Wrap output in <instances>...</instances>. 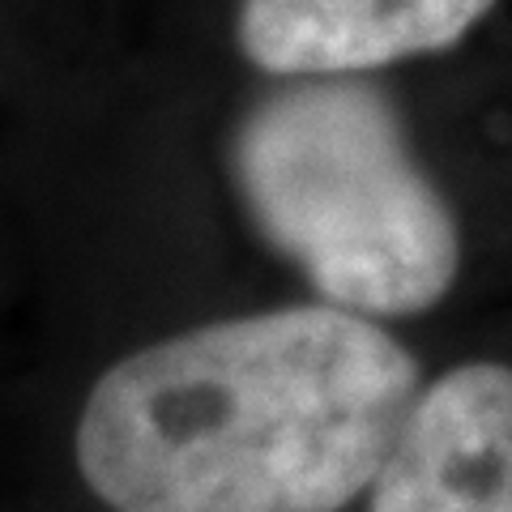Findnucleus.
I'll use <instances>...</instances> for the list:
<instances>
[{
    "instance_id": "nucleus-1",
    "label": "nucleus",
    "mask_w": 512,
    "mask_h": 512,
    "mask_svg": "<svg viewBox=\"0 0 512 512\" xmlns=\"http://www.w3.org/2000/svg\"><path fill=\"white\" fill-rule=\"evenodd\" d=\"M376 320L316 303L175 333L94 380L77 466L116 512H338L419 402Z\"/></svg>"
},
{
    "instance_id": "nucleus-3",
    "label": "nucleus",
    "mask_w": 512,
    "mask_h": 512,
    "mask_svg": "<svg viewBox=\"0 0 512 512\" xmlns=\"http://www.w3.org/2000/svg\"><path fill=\"white\" fill-rule=\"evenodd\" d=\"M372 512H512V367L461 363L410 406Z\"/></svg>"
},
{
    "instance_id": "nucleus-2",
    "label": "nucleus",
    "mask_w": 512,
    "mask_h": 512,
    "mask_svg": "<svg viewBox=\"0 0 512 512\" xmlns=\"http://www.w3.org/2000/svg\"><path fill=\"white\" fill-rule=\"evenodd\" d=\"M231 163L261 235L333 308L419 316L453 291L457 218L380 90L303 77L248 111Z\"/></svg>"
},
{
    "instance_id": "nucleus-4",
    "label": "nucleus",
    "mask_w": 512,
    "mask_h": 512,
    "mask_svg": "<svg viewBox=\"0 0 512 512\" xmlns=\"http://www.w3.org/2000/svg\"><path fill=\"white\" fill-rule=\"evenodd\" d=\"M500 0H244L239 47L278 77H355L457 47Z\"/></svg>"
}]
</instances>
